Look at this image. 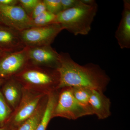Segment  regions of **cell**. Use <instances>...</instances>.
Masks as SVG:
<instances>
[{
	"instance_id": "ac0fdd59",
	"label": "cell",
	"mask_w": 130,
	"mask_h": 130,
	"mask_svg": "<svg viewBox=\"0 0 130 130\" xmlns=\"http://www.w3.org/2000/svg\"><path fill=\"white\" fill-rule=\"evenodd\" d=\"M12 110L0 91V127H2L11 116Z\"/></svg>"
},
{
	"instance_id": "ba28073f",
	"label": "cell",
	"mask_w": 130,
	"mask_h": 130,
	"mask_svg": "<svg viewBox=\"0 0 130 130\" xmlns=\"http://www.w3.org/2000/svg\"><path fill=\"white\" fill-rule=\"evenodd\" d=\"M0 24L19 31L32 27L30 17L19 5H0Z\"/></svg>"
},
{
	"instance_id": "4316f807",
	"label": "cell",
	"mask_w": 130,
	"mask_h": 130,
	"mask_svg": "<svg viewBox=\"0 0 130 130\" xmlns=\"http://www.w3.org/2000/svg\"><path fill=\"white\" fill-rule=\"evenodd\" d=\"M3 52V51L2 50H1V49H0V55H1L2 53Z\"/></svg>"
},
{
	"instance_id": "5bb4252c",
	"label": "cell",
	"mask_w": 130,
	"mask_h": 130,
	"mask_svg": "<svg viewBox=\"0 0 130 130\" xmlns=\"http://www.w3.org/2000/svg\"><path fill=\"white\" fill-rule=\"evenodd\" d=\"M58 96L54 93L50 92L47 94L46 103L44 112L36 130H46L50 121L53 118V113L57 102Z\"/></svg>"
},
{
	"instance_id": "603a6c76",
	"label": "cell",
	"mask_w": 130,
	"mask_h": 130,
	"mask_svg": "<svg viewBox=\"0 0 130 130\" xmlns=\"http://www.w3.org/2000/svg\"><path fill=\"white\" fill-rule=\"evenodd\" d=\"M0 5L3 6H16L19 5V0H0Z\"/></svg>"
},
{
	"instance_id": "2e32d148",
	"label": "cell",
	"mask_w": 130,
	"mask_h": 130,
	"mask_svg": "<svg viewBox=\"0 0 130 130\" xmlns=\"http://www.w3.org/2000/svg\"><path fill=\"white\" fill-rule=\"evenodd\" d=\"M71 88L75 99L82 105L90 107L89 105V100L92 89L84 87Z\"/></svg>"
},
{
	"instance_id": "30bf717a",
	"label": "cell",
	"mask_w": 130,
	"mask_h": 130,
	"mask_svg": "<svg viewBox=\"0 0 130 130\" xmlns=\"http://www.w3.org/2000/svg\"><path fill=\"white\" fill-rule=\"evenodd\" d=\"M121 49L130 48V1H123V8L120 22L115 35Z\"/></svg>"
},
{
	"instance_id": "7402d4cb",
	"label": "cell",
	"mask_w": 130,
	"mask_h": 130,
	"mask_svg": "<svg viewBox=\"0 0 130 130\" xmlns=\"http://www.w3.org/2000/svg\"><path fill=\"white\" fill-rule=\"evenodd\" d=\"M61 1L63 11L76 7L82 3L81 0H61Z\"/></svg>"
},
{
	"instance_id": "9c48e42d",
	"label": "cell",
	"mask_w": 130,
	"mask_h": 130,
	"mask_svg": "<svg viewBox=\"0 0 130 130\" xmlns=\"http://www.w3.org/2000/svg\"><path fill=\"white\" fill-rule=\"evenodd\" d=\"M27 47L28 64L56 70L60 63V54L51 45Z\"/></svg>"
},
{
	"instance_id": "d6986e66",
	"label": "cell",
	"mask_w": 130,
	"mask_h": 130,
	"mask_svg": "<svg viewBox=\"0 0 130 130\" xmlns=\"http://www.w3.org/2000/svg\"><path fill=\"white\" fill-rule=\"evenodd\" d=\"M47 11L56 15L63 11L61 0H43Z\"/></svg>"
},
{
	"instance_id": "9a60e30c",
	"label": "cell",
	"mask_w": 130,
	"mask_h": 130,
	"mask_svg": "<svg viewBox=\"0 0 130 130\" xmlns=\"http://www.w3.org/2000/svg\"><path fill=\"white\" fill-rule=\"evenodd\" d=\"M47 99L44 103L41 102L35 113L20 125L18 130H36L44 112Z\"/></svg>"
},
{
	"instance_id": "277c9868",
	"label": "cell",
	"mask_w": 130,
	"mask_h": 130,
	"mask_svg": "<svg viewBox=\"0 0 130 130\" xmlns=\"http://www.w3.org/2000/svg\"><path fill=\"white\" fill-rule=\"evenodd\" d=\"M93 115L90 108L79 103L74 97L71 88L63 89L58 97L53 118L61 117L76 120Z\"/></svg>"
},
{
	"instance_id": "ffe728a7",
	"label": "cell",
	"mask_w": 130,
	"mask_h": 130,
	"mask_svg": "<svg viewBox=\"0 0 130 130\" xmlns=\"http://www.w3.org/2000/svg\"><path fill=\"white\" fill-rule=\"evenodd\" d=\"M40 0H19V5L30 17L33 10Z\"/></svg>"
},
{
	"instance_id": "3957f363",
	"label": "cell",
	"mask_w": 130,
	"mask_h": 130,
	"mask_svg": "<svg viewBox=\"0 0 130 130\" xmlns=\"http://www.w3.org/2000/svg\"><path fill=\"white\" fill-rule=\"evenodd\" d=\"M14 77L26 88H49L56 87L59 75L57 70L28 64Z\"/></svg>"
},
{
	"instance_id": "6da1fadb",
	"label": "cell",
	"mask_w": 130,
	"mask_h": 130,
	"mask_svg": "<svg viewBox=\"0 0 130 130\" xmlns=\"http://www.w3.org/2000/svg\"><path fill=\"white\" fill-rule=\"evenodd\" d=\"M59 75L56 88L84 87L103 92L109 83V77L98 65L92 63L79 64L68 53L61 52Z\"/></svg>"
},
{
	"instance_id": "8992f818",
	"label": "cell",
	"mask_w": 130,
	"mask_h": 130,
	"mask_svg": "<svg viewBox=\"0 0 130 130\" xmlns=\"http://www.w3.org/2000/svg\"><path fill=\"white\" fill-rule=\"evenodd\" d=\"M24 88L20 102L10 118L14 125H20L32 116L42 99L48 94L36 92L24 87Z\"/></svg>"
},
{
	"instance_id": "7c38bea8",
	"label": "cell",
	"mask_w": 130,
	"mask_h": 130,
	"mask_svg": "<svg viewBox=\"0 0 130 130\" xmlns=\"http://www.w3.org/2000/svg\"><path fill=\"white\" fill-rule=\"evenodd\" d=\"M89 105L93 115H95L99 119H104L111 115V102L103 91L92 89Z\"/></svg>"
},
{
	"instance_id": "484cf974",
	"label": "cell",
	"mask_w": 130,
	"mask_h": 130,
	"mask_svg": "<svg viewBox=\"0 0 130 130\" xmlns=\"http://www.w3.org/2000/svg\"><path fill=\"white\" fill-rule=\"evenodd\" d=\"M0 130H6L4 127H0Z\"/></svg>"
},
{
	"instance_id": "d4e9b609",
	"label": "cell",
	"mask_w": 130,
	"mask_h": 130,
	"mask_svg": "<svg viewBox=\"0 0 130 130\" xmlns=\"http://www.w3.org/2000/svg\"><path fill=\"white\" fill-rule=\"evenodd\" d=\"M4 82V79L0 78V85H1Z\"/></svg>"
},
{
	"instance_id": "7a4b0ae2",
	"label": "cell",
	"mask_w": 130,
	"mask_h": 130,
	"mask_svg": "<svg viewBox=\"0 0 130 130\" xmlns=\"http://www.w3.org/2000/svg\"><path fill=\"white\" fill-rule=\"evenodd\" d=\"M98 10L96 3L88 5L82 2L76 7L63 10L56 15L55 23L74 36L86 35L91 30Z\"/></svg>"
},
{
	"instance_id": "e0dca14e",
	"label": "cell",
	"mask_w": 130,
	"mask_h": 130,
	"mask_svg": "<svg viewBox=\"0 0 130 130\" xmlns=\"http://www.w3.org/2000/svg\"><path fill=\"white\" fill-rule=\"evenodd\" d=\"M56 15L47 11L43 12L35 19L31 20L32 27L45 26L55 23Z\"/></svg>"
},
{
	"instance_id": "44dd1931",
	"label": "cell",
	"mask_w": 130,
	"mask_h": 130,
	"mask_svg": "<svg viewBox=\"0 0 130 130\" xmlns=\"http://www.w3.org/2000/svg\"><path fill=\"white\" fill-rule=\"evenodd\" d=\"M46 11V6L43 0H40L31 14L30 18L31 20L33 19Z\"/></svg>"
},
{
	"instance_id": "4fadbf2b",
	"label": "cell",
	"mask_w": 130,
	"mask_h": 130,
	"mask_svg": "<svg viewBox=\"0 0 130 130\" xmlns=\"http://www.w3.org/2000/svg\"><path fill=\"white\" fill-rule=\"evenodd\" d=\"M8 79L3 86L2 93L9 106L15 110L22 97L21 84L14 77Z\"/></svg>"
},
{
	"instance_id": "5b68a950",
	"label": "cell",
	"mask_w": 130,
	"mask_h": 130,
	"mask_svg": "<svg viewBox=\"0 0 130 130\" xmlns=\"http://www.w3.org/2000/svg\"><path fill=\"white\" fill-rule=\"evenodd\" d=\"M64 30L58 23L45 26L32 27L20 31L23 43L26 47L51 45L58 35Z\"/></svg>"
},
{
	"instance_id": "8fae6325",
	"label": "cell",
	"mask_w": 130,
	"mask_h": 130,
	"mask_svg": "<svg viewBox=\"0 0 130 130\" xmlns=\"http://www.w3.org/2000/svg\"><path fill=\"white\" fill-rule=\"evenodd\" d=\"M26 46L23 43L20 31L0 24V49L3 52L21 50Z\"/></svg>"
},
{
	"instance_id": "52a82bcc",
	"label": "cell",
	"mask_w": 130,
	"mask_h": 130,
	"mask_svg": "<svg viewBox=\"0 0 130 130\" xmlns=\"http://www.w3.org/2000/svg\"><path fill=\"white\" fill-rule=\"evenodd\" d=\"M28 64L27 47L19 51L3 52L0 55V78L14 77Z\"/></svg>"
},
{
	"instance_id": "cb8c5ba5",
	"label": "cell",
	"mask_w": 130,
	"mask_h": 130,
	"mask_svg": "<svg viewBox=\"0 0 130 130\" xmlns=\"http://www.w3.org/2000/svg\"><path fill=\"white\" fill-rule=\"evenodd\" d=\"M81 1L84 4L88 5H93L96 3L94 0H81Z\"/></svg>"
}]
</instances>
